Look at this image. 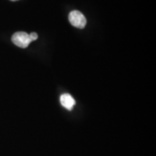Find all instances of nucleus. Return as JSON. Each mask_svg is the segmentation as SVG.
<instances>
[{"label": "nucleus", "instance_id": "1", "mask_svg": "<svg viewBox=\"0 0 156 156\" xmlns=\"http://www.w3.org/2000/svg\"><path fill=\"white\" fill-rule=\"evenodd\" d=\"M69 20L74 27L77 28H84L86 25L87 20L83 13L80 11H72L69 15Z\"/></svg>", "mask_w": 156, "mask_h": 156}, {"label": "nucleus", "instance_id": "5", "mask_svg": "<svg viewBox=\"0 0 156 156\" xmlns=\"http://www.w3.org/2000/svg\"><path fill=\"white\" fill-rule=\"evenodd\" d=\"M10 1H13V2H15V1H17V0H10Z\"/></svg>", "mask_w": 156, "mask_h": 156}, {"label": "nucleus", "instance_id": "3", "mask_svg": "<svg viewBox=\"0 0 156 156\" xmlns=\"http://www.w3.org/2000/svg\"><path fill=\"white\" fill-rule=\"evenodd\" d=\"M60 102H61L62 106L65 108L68 109V110H72L75 104V99L73 98L71 95L68 94V93H64V94L61 95Z\"/></svg>", "mask_w": 156, "mask_h": 156}, {"label": "nucleus", "instance_id": "4", "mask_svg": "<svg viewBox=\"0 0 156 156\" xmlns=\"http://www.w3.org/2000/svg\"><path fill=\"white\" fill-rule=\"evenodd\" d=\"M29 36H30L31 41H34L37 40V38H38V34H37L36 33H34V32L31 33L30 34H29Z\"/></svg>", "mask_w": 156, "mask_h": 156}, {"label": "nucleus", "instance_id": "2", "mask_svg": "<svg viewBox=\"0 0 156 156\" xmlns=\"http://www.w3.org/2000/svg\"><path fill=\"white\" fill-rule=\"evenodd\" d=\"M12 41L18 47L27 48L30 44L31 40L29 34L25 32H17L12 36Z\"/></svg>", "mask_w": 156, "mask_h": 156}]
</instances>
